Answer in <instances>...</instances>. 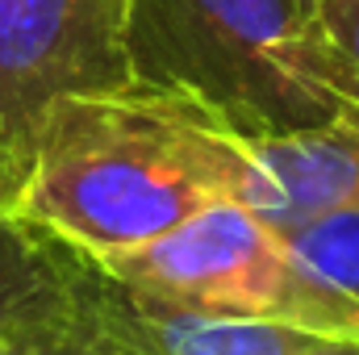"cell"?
I'll return each mask as SVG.
<instances>
[{"instance_id": "obj_2", "label": "cell", "mask_w": 359, "mask_h": 355, "mask_svg": "<svg viewBox=\"0 0 359 355\" xmlns=\"http://www.w3.org/2000/svg\"><path fill=\"white\" fill-rule=\"evenodd\" d=\"M130 84L230 138L359 121V76L313 0H130Z\"/></svg>"}, {"instance_id": "obj_12", "label": "cell", "mask_w": 359, "mask_h": 355, "mask_svg": "<svg viewBox=\"0 0 359 355\" xmlns=\"http://www.w3.org/2000/svg\"><path fill=\"white\" fill-rule=\"evenodd\" d=\"M326 351H330V343H326V347H322V351H318V355H326Z\"/></svg>"}, {"instance_id": "obj_1", "label": "cell", "mask_w": 359, "mask_h": 355, "mask_svg": "<svg viewBox=\"0 0 359 355\" xmlns=\"http://www.w3.org/2000/svg\"><path fill=\"white\" fill-rule=\"evenodd\" d=\"M213 201H234L230 138L130 84L50 109L8 213L113 260Z\"/></svg>"}, {"instance_id": "obj_4", "label": "cell", "mask_w": 359, "mask_h": 355, "mask_svg": "<svg viewBox=\"0 0 359 355\" xmlns=\"http://www.w3.org/2000/svg\"><path fill=\"white\" fill-rule=\"evenodd\" d=\"M130 0H0V209L8 213L38 134L72 96L130 88Z\"/></svg>"}, {"instance_id": "obj_5", "label": "cell", "mask_w": 359, "mask_h": 355, "mask_svg": "<svg viewBox=\"0 0 359 355\" xmlns=\"http://www.w3.org/2000/svg\"><path fill=\"white\" fill-rule=\"evenodd\" d=\"M88 322L113 355H318L326 339L305 330L188 309L134 288L92 260Z\"/></svg>"}, {"instance_id": "obj_11", "label": "cell", "mask_w": 359, "mask_h": 355, "mask_svg": "<svg viewBox=\"0 0 359 355\" xmlns=\"http://www.w3.org/2000/svg\"><path fill=\"white\" fill-rule=\"evenodd\" d=\"M326 355H359V343H330Z\"/></svg>"}, {"instance_id": "obj_6", "label": "cell", "mask_w": 359, "mask_h": 355, "mask_svg": "<svg viewBox=\"0 0 359 355\" xmlns=\"http://www.w3.org/2000/svg\"><path fill=\"white\" fill-rule=\"evenodd\" d=\"M230 151L234 201L280 239L326 213L359 209V121L280 138H230Z\"/></svg>"}, {"instance_id": "obj_8", "label": "cell", "mask_w": 359, "mask_h": 355, "mask_svg": "<svg viewBox=\"0 0 359 355\" xmlns=\"http://www.w3.org/2000/svg\"><path fill=\"white\" fill-rule=\"evenodd\" d=\"M297 264L326 280L339 297L359 305V209L326 213L292 234H284Z\"/></svg>"}, {"instance_id": "obj_7", "label": "cell", "mask_w": 359, "mask_h": 355, "mask_svg": "<svg viewBox=\"0 0 359 355\" xmlns=\"http://www.w3.org/2000/svg\"><path fill=\"white\" fill-rule=\"evenodd\" d=\"M88 284L92 260L84 251L0 209V343L96 335Z\"/></svg>"}, {"instance_id": "obj_9", "label": "cell", "mask_w": 359, "mask_h": 355, "mask_svg": "<svg viewBox=\"0 0 359 355\" xmlns=\"http://www.w3.org/2000/svg\"><path fill=\"white\" fill-rule=\"evenodd\" d=\"M326 38L347 59V67L359 76V0H313Z\"/></svg>"}, {"instance_id": "obj_10", "label": "cell", "mask_w": 359, "mask_h": 355, "mask_svg": "<svg viewBox=\"0 0 359 355\" xmlns=\"http://www.w3.org/2000/svg\"><path fill=\"white\" fill-rule=\"evenodd\" d=\"M0 355H113L96 335L80 339H46V343H0Z\"/></svg>"}, {"instance_id": "obj_3", "label": "cell", "mask_w": 359, "mask_h": 355, "mask_svg": "<svg viewBox=\"0 0 359 355\" xmlns=\"http://www.w3.org/2000/svg\"><path fill=\"white\" fill-rule=\"evenodd\" d=\"M96 264L188 309L280 322L326 343H359V305L305 272L288 243L238 201H213L168 234Z\"/></svg>"}]
</instances>
